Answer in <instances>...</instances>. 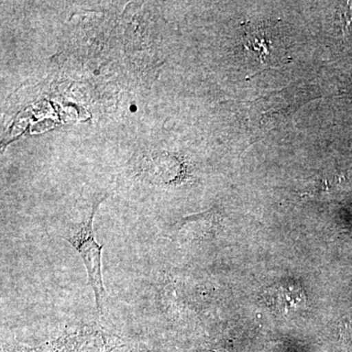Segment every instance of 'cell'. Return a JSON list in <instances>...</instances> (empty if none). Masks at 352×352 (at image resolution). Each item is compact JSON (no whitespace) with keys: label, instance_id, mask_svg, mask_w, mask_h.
Segmentation results:
<instances>
[{"label":"cell","instance_id":"obj_1","mask_svg":"<svg viewBox=\"0 0 352 352\" xmlns=\"http://www.w3.org/2000/svg\"><path fill=\"white\" fill-rule=\"evenodd\" d=\"M102 201V199L95 200L91 210L87 219L80 223L69 227L65 240L82 256L87 268L88 282L94 289L97 314L101 315L108 300L107 292L104 288L102 280L101 258L103 245L95 240L94 219L95 212Z\"/></svg>","mask_w":352,"mask_h":352},{"label":"cell","instance_id":"obj_2","mask_svg":"<svg viewBox=\"0 0 352 352\" xmlns=\"http://www.w3.org/2000/svg\"><path fill=\"white\" fill-rule=\"evenodd\" d=\"M170 154H150L139 161L138 175L152 184H176L184 180L183 164Z\"/></svg>","mask_w":352,"mask_h":352},{"label":"cell","instance_id":"obj_3","mask_svg":"<svg viewBox=\"0 0 352 352\" xmlns=\"http://www.w3.org/2000/svg\"><path fill=\"white\" fill-rule=\"evenodd\" d=\"M264 294L271 309L285 316L302 309L307 305L303 289L296 283L277 284L266 289Z\"/></svg>","mask_w":352,"mask_h":352},{"label":"cell","instance_id":"obj_4","mask_svg":"<svg viewBox=\"0 0 352 352\" xmlns=\"http://www.w3.org/2000/svg\"><path fill=\"white\" fill-rule=\"evenodd\" d=\"M245 46L254 53L258 60L264 62L271 53V41L266 36L264 30L248 24L245 28Z\"/></svg>","mask_w":352,"mask_h":352},{"label":"cell","instance_id":"obj_5","mask_svg":"<svg viewBox=\"0 0 352 352\" xmlns=\"http://www.w3.org/2000/svg\"><path fill=\"white\" fill-rule=\"evenodd\" d=\"M339 330L342 339L352 340V309L340 318Z\"/></svg>","mask_w":352,"mask_h":352},{"label":"cell","instance_id":"obj_6","mask_svg":"<svg viewBox=\"0 0 352 352\" xmlns=\"http://www.w3.org/2000/svg\"><path fill=\"white\" fill-rule=\"evenodd\" d=\"M46 349H46V346L34 347V349L27 346H16L9 347V349H6V352H46Z\"/></svg>","mask_w":352,"mask_h":352}]
</instances>
